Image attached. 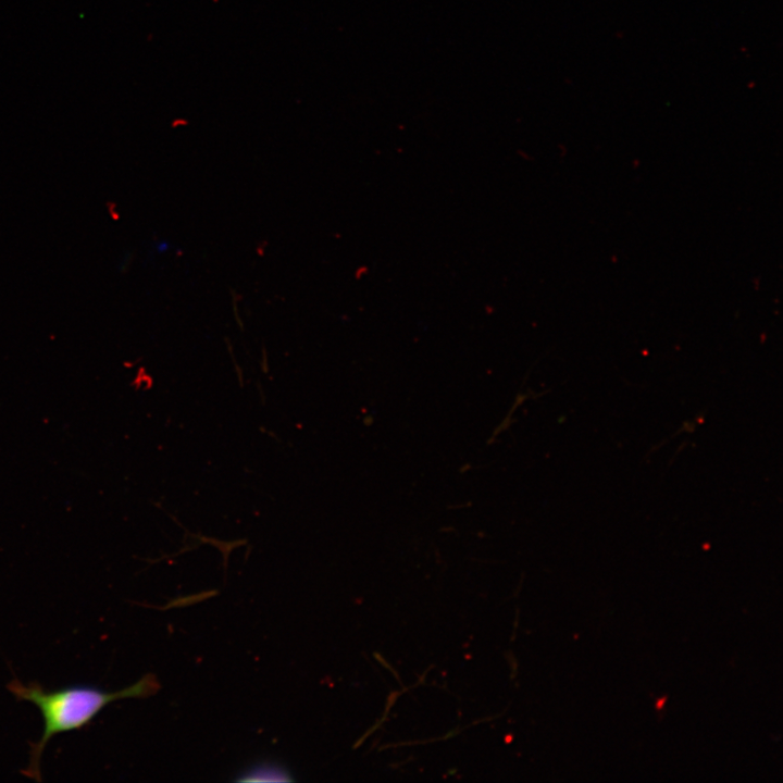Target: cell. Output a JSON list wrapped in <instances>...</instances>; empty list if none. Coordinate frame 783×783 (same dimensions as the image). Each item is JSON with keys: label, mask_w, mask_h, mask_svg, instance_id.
<instances>
[{"label": "cell", "mask_w": 783, "mask_h": 783, "mask_svg": "<svg viewBox=\"0 0 783 783\" xmlns=\"http://www.w3.org/2000/svg\"><path fill=\"white\" fill-rule=\"evenodd\" d=\"M236 782H291L290 771L274 761H260L246 768L234 779Z\"/></svg>", "instance_id": "7a4b0ae2"}, {"label": "cell", "mask_w": 783, "mask_h": 783, "mask_svg": "<svg viewBox=\"0 0 783 783\" xmlns=\"http://www.w3.org/2000/svg\"><path fill=\"white\" fill-rule=\"evenodd\" d=\"M157 678L149 673L139 681L116 692L101 691L95 686L75 685L53 691L45 689L39 683L24 685L14 679L8 689L17 700L35 704L44 719L41 737L29 743V761L21 771L23 775L41 781L40 760L47 743L57 734L79 730L88 725L108 704L124 698H144L159 689Z\"/></svg>", "instance_id": "6da1fadb"}]
</instances>
